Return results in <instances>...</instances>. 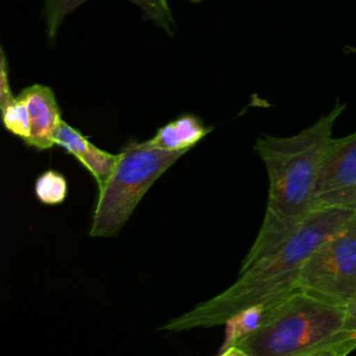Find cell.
I'll return each instance as SVG.
<instances>
[{
	"label": "cell",
	"mask_w": 356,
	"mask_h": 356,
	"mask_svg": "<svg viewBox=\"0 0 356 356\" xmlns=\"http://www.w3.org/2000/svg\"><path fill=\"white\" fill-rule=\"evenodd\" d=\"M192 1H199V0H192Z\"/></svg>",
	"instance_id": "cell-18"
},
{
	"label": "cell",
	"mask_w": 356,
	"mask_h": 356,
	"mask_svg": "<svg viewBox=\"0 0 356 356\" xmlns=\"http://www.w3.org/2000/svg\"><path fill=\"white\" fill-rule=\"evenodd\" d=\"M85 1L88 0H44V17H46L47 35L50 38H54L63 19ZM128 1L136 4L147 18L153 19L157 25L171 32L174 19H172V14L167 0H128Z\"/></svg>",
	"instance_id": "cell-9"
},
{
	"label": "cell",
	"mask_w": 356,
	"mask_h": 356,
	"mask_svg": "<svg viewBox=\"0 0 356 356\" xmlns=\"http://www.w3.org/2000/svg\"><path fill=\"white\" fill-rule=\"evenodd\" d=\"M217 356H252L249 352L238 348V346H231L225 350H220Z\"/></svg>",
	"instance_id": "cell-15"
},
{
	"label": "cell",
	"mask_w": 356,
	"mask_h": 356,
	"mask_svg": "<svg viewBox=\"0 0 356 356\" xmlns=\"http://www.w3.org/2000/svg\"><path fill=\"white\" fill-rule=\"evenodd\" d=\"M267 306L268 305H266V303L250 306L248 309L238 312L229 320H227L224 324L225 325L224 342H222L220 350H225V349L234 346L245 335L254 331L261 324Z\"/></svg>",
	"instance_id": "cell-11"
},
{
	"label": "cell",
	"mask_w": 356,
	"mask_h": 356,
	"mask_svg": "<svg viewBox=\"0 0 356 356\" xmlns=\"http://www.w3.org/2000/svg\"><path fill=\"white\" fill-rule=\"evenodd\" d=\"M325 207L356 211V132L327 146L314 191V209Z\"/></svg>",
	"instance_id": "cell-6"
},
{
	"label": "cell",
	"mask_w": 356,
	"mask_h": 356,
	"mask_svg": "<svg viewBox=\"0 0 356 356\" xmlns=\"http://www.w3.org/2000/svg\"><path fill=\"white\" fill-rule=\"evenodd\" d=\"M252 356H305L320 350L356 349V332L345 328V307L293 291L270 303L261 324L239 339Z\"/></svg>",
	"instance_id": "cell-3"
},
{
	"label": "cell",
	"mask_w": 356,
	"mask_h": 356,
	"mask_svg": "<svg viewBox=\"0 0 356 356\" xmlns=\"http://www.w3.org/2000/svg\"><path fill=\"white\" fill-rule=\"evenodd\" d=\"M0 107L6 129L13 135L21 138L24 142H26L31 132V122L25 102L17 96L11 97L10 100L1 102Z\"/></svg>",
	"instance_id": "cell-13"
},
{
	"label": "cell",
	"mask_w": 356,
	"mask_h": 356,
	"mask_svg": "<svg viewBox=\"0 0 356 356\" xmlns=\"http://www.w3.org/2000/svg\"><path fill=\"white\" fill-rule=\"evenodd\" d=\"M21 97L29 113L31 132L26 145L38 150H47L56 145V132L61 124V114L53 90L49 86L35 83L25 88Z\"/></svg>",
	"instance_id": "cell-7"
},
{
	"label": "cell",
	"mask_w": 356,
	"mask_h": 356,
	"mask_svg": "<svg viewBox=\"0 0 356 356\" xmlns=\"http://www.w3.org/2000/svg\"><path fill=\"white\" fill-rule=\"evenodd\" d=\"M185 153L168 152L146 142H129L120 153L107 182L99 188L89 235L115 236L150 186Z\"/></svg>",
	"instance_id": "cell-4"
},
{
	"label": "cell",
	"mask_w": 356,
	"mask_h": 356,
	"mask_svg": "<svg viewBox=\"0 0 356 356\" xmlns=\"http://www.w3.org/2000/svg\"><path fill=\"white\" fill-rule=\"evenodd\" d=\"M56 145L72 154L93 175L97 188H102L107 182L118 160V154L99 149L78 129L64 121H61L56 132Z\"/></svg>",
	"instance_id": "cell-8"
},
{
	"label": "cell",
	"mask_w": 356,
	"mask_h": 356,
	"mask_svg": "<svg viewBox=\"0 0 356 356\" xmlns=\"http://www.w3.org/2000/svg\"><path fill=\"white\" fill-rule=\"evenodd\" d=\"M305 356H348V353L342 350H320V352L309 353Z\"/></svg>",
	"instance_id": "cell-16"
},
{
	"label": "cell",
	"mask_w": 356,
	"mask_h": 356,
	"mask_svg": "<svg viewBox=\"0 0 356 356\" xmlns=\"http://www.w3.org/2000/svg\"><path fill=\"white\" fill-rule=\"evenodd\" d=\"M355 213L335 207L314 210L282 245L239 271L238 278L227 289L172 317L161 330L188 331L224 325L243 309L274 303L296 291L300 270L307 259L324 241L346 225Z\"/></svg>",
	"instance_id": "cell-2"
},
{
	"label": "cell",
	"mask_w": 356,
	"mask_h": 356,
	"mask_svg": "<svg viewBox=\"0 0 356 356\" xmlns=\"http://www.w3.org/2000/svg\"><path fill=\"white\" fill-rule=\"evenodd\" d=\"M33 191L40 203L46 206L61 204L68 195L67 178L56 170H46L36 178Z\"/></svg>",
	"instance_id": "cell-12"
},
{
	"label": "cell",
	"mask_w": 356,
	"mask_h": 356,
	"mask_svg": "<svg viewBox=\"0 0 356 356\" xmlns=\"http://www.w3.org/2000/svg\"><path fill=\"white\" fill-rule=\"evenodd\" d=\"M345 110L331 111L292 136L261 135L254 149L267 171L268 193L260 229L241 264V271L282 245L316 210L314 191L334 125Z\"/></svg>",
	"instance_id": "cell-1"
},
{
	"label": "cell",
	"mask_w": 356,
	"mask_h": 356,
	"mask_svg": "<svg viewBox=\"0 0 356 356\" xmlns=\"http://www.w3.org/2000/svg\"><path fill=\"white\" fill-rule=\"evenodd\" d=\"M346 50H348V51H350V53H355V54H356V47H346Z\"/></svg>",
	"instance_id": "cell-17"
},
{
	"label": "cell",
	"mask_w": 356,
	"mask_h": 356,
	"mask_svg": "<svg viewBox=\"0 0 356 356\" xmlns=\"http://www.w3.org/2000/svg\"><path fill=\"white\" fill-rule=\"evenodd\" d=\"M298 289L341 307L356 299V213L307 259Z\"/></svg>",
	"instance_id": "cell-5"
},
{
	"label": "cell",
	"mask_w": 356,
	"mask_h": 356,
	"mask_svg": "<svg viewBox=\"0 0 356 356\" xmlns=\"http://www.w3.org/2000/svg\"><path fill=\"white\" fill-rule=\"evenodd\" d=\"M345 328L356 332V299L345 307Z\"/></svg>",
	"instance_id": "cell-14"
},
{
	"label": "cell",
	"mask_w": 356,
	"mask_h": 356,
	"mask_svg": "<svg viewBox=\"0 0 356 356\" xmlns=\"http://www.w3.org/2000/svg\"><path fill=\"white\" fill-rule=\"evenodd\" d=\"M209 131L210 128L204 127L200 120L195 115L186 114L161 127L147 142L163 150L186 153L200 139H203Z\"/></svg>",
	"instance_id": "cell-10"
}]
</instances>
